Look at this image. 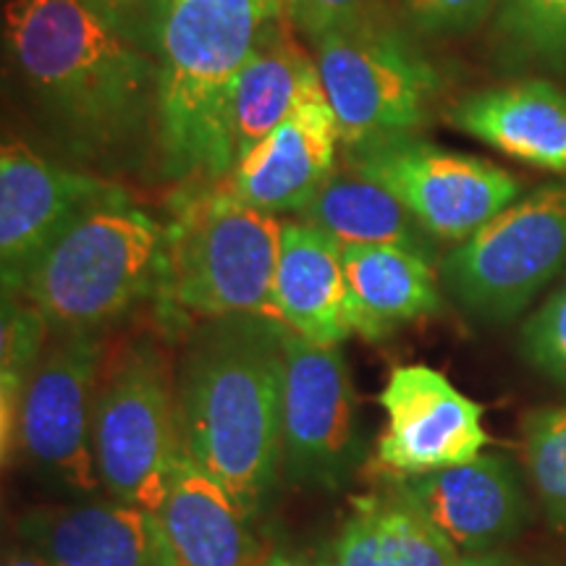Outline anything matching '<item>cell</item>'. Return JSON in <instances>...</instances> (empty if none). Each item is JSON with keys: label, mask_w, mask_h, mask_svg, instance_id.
<instances>
[{"label": "cell", "mask_w": 566, "mask_h": 566, "mask_svg": "<svg viewBox=\"0 0 566 566\" xmlns=\"http://www.w3.org/2000/svg\"><path fill=\"white\" fill-rule=\"evenodd\" d=\"M344 160L388 189L436 242H467L522 192L520 179L491 160L443 150L415 134L344 147Z\"/></svg>", "instance_id": "obj_9"}, {"label": "cell", "mask_w": 566, "mask_h": 566, "mask_svg": "<svg viewBox=\"0 0 566 566\" xmlns=\"http://www.w3.org/2000/svg\"><path fill=\"white\" fill-rule=\"evenodd\" d=\"M352 334L384 342L443 310L436 260L401 247H342Z\"/></svg>", "instance_id": "obj_21"}, {"label": "cell", "mask_w": 566, "mask_h": 566, "mask_svg": "<svg viewBox=\"0 0 566 566\" xmlns=\"http://www.w3.org/2000/svg\"><path fill=\"white\" fill-rule=\"evenodd\" d=\"M342 134L325 90L310 92L223 179V187L271 216H296L334 176Z\"/></svg>", "instance_id": "obj_15"}, {"label": "cell", "mask_w": 566, "mask_h": 566, "mask_svg": "<svg viewBox=\"0 0 566 566\" xmlns=\"http://www.w3.org/2000/svg\"><path fill=\"white\" fill-rule=\"evenodd\" d=\"M527 475L554 527L566 533V407H541L522 420Z\"/></svg>", "instance_id": "obj_26"}, {"label": "cell", "mask_w": 566, "mask_h": 566, "mask_svg": "<svg viewBox=\"0 0 566 566\" xmlns=\"http://www.w3.org/2000/svg\"><path fill=\"white\" fill-rule=\"evenodd\" d=\"M3 566H53V564L48 562V558L42 556V554H38V551H34V548L24 546V543H21V546L6 551Z\"/></svg>", "instance_id": "obj_32"}, {"label": "cell", "mask_w": 566, "mask_h": 566, "mask_svg": "<svg viewBox=\"0 0 566 566\" xmlns=\"http://www.w3.org/2000/svg\"><path fill=\"white\" fill-rule=\"evenodd\" d=\"M260 566H334V558H331V543L317 548L271 546Z\"/></svg>", "instance_id": "obj_31"}, {"label": "cell", "mask_w": 566, "mask_h": 566, "mask_svg": "<svg viewBox=\"0 0 566 566\" xmlns=\"http://www.w3.org/2000/svg\"><path fill=\"white\" fill-rule=\"evenodd\" d=\"M122 38L158 59L168 0H82Z\"/></svg>", "instance_id": "obj_29"}, {"label": "cell", "mask_w": 566, "mask_h": 566, "mask_svg": "<svg viewBox=\"0 0 566 566\" xmlns=\"http://www.w3.org/2000/svg\"><path fill=\"white\" fill-rule=\"evenodd\" d=\"M179 349L166 331L108 338L92 412V454L111 499L158 514L181 457Z\"/></svg>", "instance_id": "obj_6"}, {"label": "cell", "mask_w": 566, "mask_h": 566, "mask_svg": "<svg viewBox=\"0 0 566 566\" xmlns=\"http://www.w3.org/2000/svg\"><path fill=\"white\" fill-rule=\"evenodd\" d=\"M331 558L334 566H462V554L391 488L354 495Z\"/></svg>", "instance_id": "obj_22"}, {"label": "cell", "mask_w": 566, "mask_h": 566, "mask_svg": "<svg viewBox=\"0 0 566 566\" xmlns=\"http://www.w3.org/2000/svg\"><path fill=\"white\" fill-rule=\"evenodd\" d=\"M105 349V334H51L19 409L13 462L74 493L103 488L92 454V412Z\"/></svg>", "instance_id": "obj_10"}, {"label": "cell", "mask_w": 566, "mask_h": 566, "mask_svg": "<svg viewBox=\"0 0 566 566\" xmlns=\"http://www.w3.org/2000/svg\"><path fill=\"white\" fill-rule=\"evenodd\" d=\"M357 391L338 346L286 331L281 391V480L336 491L363 462Z\"/></svg>", "instance_id": "obj_11"}, {"label": "cell", "mask_w": 566, "mask_h": 566, "mask_svg": "<svg viewBox=\"0 0 566 566\" xmlns=\"http://www.w3.org/2000/svg\"><path fill=\"white\" fill-rule=\"evenodd\" d=\"M3 51L61 158L108 179L158 166V59L82 0H6Z\"/></svg>", "instance_id": "obj_1"}, {"label": "cell", "mask_w": 566, "mask_h": 566, "mask_svg": "<svg viewBox=\"0 0 566 566\" xmlns=\"http://www.w3.org/2000/svg\"><path fill=\"white\" fill-rule=\"evenodd\" d=\"M467 137L509 158L566 179V92L546 80H525L470 92L446 113Z\"/></svg>", "instance_id": "obj_18"}, {"label": "cell", "mask_w": 566, "mask_h": 566, "mask_svg": "<svg viewBox=\"0 0 566 566\" xmlns=\"http://www.w3.org/2000/svg\"><path fill=\"white\" fill-rule=\"evenodd\" d=\"M294 218L342 247H401L436 260V239L415 221L412 212L388 189L352 168L331 176Z\"/></svg>", "instance_id": "obj_23"}, {"label": "cell", "mask_w": 566, "mask_h": 566, "mask_svg": "<svg viewBox=\"0 0 566 566\" xmlns=\"http://www.w3.org/2000/svg\"><path fill=\"white\" fill-rule=\"evenodd\" d=\"M273 313L310 344L338 346L352 336L342 244L296 218L283 221Z\"/></svg>", "instance_id": "obj_20"}, {"label": "cell", "mask_w": 566, "mask_h": 566, "mask_svg": "<svg viewBox=\"0 0 566 566\" xmlns=\"http://www.w3.org/2000/svg\"><path fill=\"white\" fill-rule=\"evenodd\" d=\"M462 566H533L522 558H514L509 554H501V551H491V554H472L462 556Z\"/></svg>", "instance_id": "obj_33"}, {"label": "cell", "mask_w": 566, "mask_h": 566, "mask_svg": "<svg viewBox=\"0 0 566 566\" xmlns=\"http://www.w3.org/2000/svg\"><path fill=\"white\" fill-rule=\"evenodd\" d=\"M283 0H168L158 48V174L179 184L229 176L226 105L233 80Z\"/></svg>", "instance_id": "obj_3"}, {"label": "cell", "mask_w": 566, "mask_h": 566, "mask_svg": "<svg viewBox=\"0 0 566 566\" xmlns=\"http://www.w3.org/2000/svg\"><path fill=\"white\" fill-rule=\"evenodd\" d=\"M378 405L386 424L370 470L384 483L472 462L491 443L483 428V405L428 365L394 367Z\"/></svg>", "instance_id": "obj_13"}, {"label": "cell", "mask_w": 566, "mask_h": 566, "mask_svg": "<svg viewBox=\"0 0 566 566\" xmlns=\"http://www.w3.org/2000/svg\"><path fill=\"white\" fill-rule=\"evenodd\" d=\"M132 200L108 176L48 158L17 137L0 147V271L13 292L27 271L90 212Z\"/></svg>", "instance_id": "obj_12"}, {"label": "cell", "mask_w": 566, "mask_h": 566, "mask_svg": "<svg viewBox=\"0 0 566 566\" xmlns=\"http://www.w3.org/2000/svg\"><path fill=\"white\" fill-rule=\"evenodd\" d=\"M283 338V323L268 315L202 321L181 336V449L250 520L281 483Z\"/></svg>", "instance_id": "obj_2"}, {"label": "cell", "mask_w": 566, "mask_h": 566, "mask_svg": "<svg viewBox=\"0 0 566 566\" xmlns=\"http://www.w3.org/2000/svg\"><path fill=\"white\" fill-rule=\"evenodd\" d=\"M462 556L491 554L520 535L530 506L516 467L501 454L386 483Z\"/></svg>", "instance_id": "obj_14"}, {"label": "cell", "mask_w": 566, "mask_h": 566, "mask_svg": "<svg viewBox=\"0 0 566 566\" xmlns=\"http://www.w3.org/2000/svg\"><path fill=\"white\" fill-rule=\"evenodd\" d=\"M342 147H357L424 126L441 74L412 32L375 6L359 19L310 40Z\"/></svg>", "instance_id": "obj_7"}, {"label": "cell", "mask_w": 566, "mask_h": 566, "mask_svg": "<svg viewBox=\"0 0 566 566\" xmlns=\"http://www.w3.org/2000/svg\"><path fill=\"white\" fill-rule=\"evenodd\" d=\"M17 535L53 566H168L158 514L116 499L30 509Z\"/></svg>", "instance_id": "obj_16"}, {"label": "cell", "mask_w": 566, "mask_h": 566, "mask_svg": "<svg viewBox=\"0 0 566 566\" xmlns=\"http://www.w3.org/2000/svg\"><path fill=\"white\" fill-rule=\"evenodd\" d=\"M566 268V181L501 210L443 258V292L467 315L509 323Z\"/></svg>", "instance_id": "obj_8"}, {"label": "cell", "mask_w": 566, "mask_h": 566, "mask_svg": "<svg viewBox=\"0 0 566 566\" xmlns=\"http://www.w3.org/2000/svg\"><path fill=\"white\" fill-rule=\"evenodd\" d=\"M166 223L132 200L74 223L27 271L13 292L45 315L53 334H105L155 300Z\"/></svg>", "instance_id": "obj_5"}, {"label": "cell", "mask_w": 566, "mask_h": 566, "mask_svg": "<svg viewBox=\"0 0 566 566\" xmlns=\"http://www.w3.org/2000/svg\"><path fill=\"white\" fill-rule=\"evenodd\" d=\"M504 0H396L401 24L420 38H459L475 32Z\"/></svg>", "instance_id": "obj_27"}, {"label": "cell", "mask_w": 566, "mask_h": 566, "mask_svg": "<svg viewBox=\"0 0 566 566\" xmlns=\"http://www.w3.org/2000/svg\"><path fill=\"white\" fill-rule=\"evenodd\" d=\"M493 42L509 69L566 74V0H504L493 21Z\"/></svg>", "instance_id": "obj_25"}, {"label": "cell", "mask_w": 566, "mask_h": 566, "mask_svg": "<svg viewBox=\"0 0 566 566\" xmlns=\"http://www.w3.org/2000/svg\"><path fill=\"white\" fill-rule=\"evenodd\" d=\"M45 315L19 292H3L0 304V446L3 462L17 459V422L30 375L51 338Z\"/></svg>", "instance_id": "obj_24"}, {"label": "cell", "mask_w": 566, "mask_h": 566, "mask_svg": "<svg viewBox=\"0 0 566 566\" xmlns=\"http://www.w3.org/2000/svg\"><path fill=\"white\" fill-rule=\"evenodd\" d=\"M283 3H286V17L294 30L313 40L317 34L373 11L378 0H283Z\"/></svg>", "instance_id": "obj_30"}, {"label": "cell", "mask_w": 566, "mask_h": 566, "mask_svg": "<svg viewBox=\"0 0 566 566\" xmlns=\"http://www.w3.org/2000/svg\"><path fill=\"white\" fill-rule=\"evenodd\" d=\"M522 352L537 370L566 386V281L525 323Z\"/></svg>", "instance_id": "obj_28"}, {"label": "cell", "mask_w": 566, "mask_h": 566, "mask_svg": "<svg viewBox=\"0 0 566 566\" xmlns=\"http://www.w3.org/2000/svg\"><path fill=\"white\" fill-rule=\"evenodd\" d=\"M292 27L286 13L273 19L233 80L223 124L231 171L275 126L292 116L310 92L323 87L315 55L296 42Z\"/></svg>", "instance_id": "obj_19"}, {"label": "cell", "mask_w": 566, "mask_h": 566, "mask_svg": "<svg viewBox=\"0 0 566 566\" xmlns=\"http://www.w3.org/2000/svg\"><path fill=\"white\" fill-rule=\"evenodd\" d=\"M168 566H260L268 543L252 520L210 475L181 451L158 509Z\"/></svg>", "instance_id": "obj_17"}, {"label": "cell", "mask_w": 566, "mask_h": 566, "mask_svg": "<svg viewBox=\"0 0 566 566\" xmlns=\"http://www.w3.org/2000/svg\"><path fill=\"white\" fill-rule=\"evenodd\" d=\"M283 221L237 200L223 181L174 195L155 307L168 336L229 315L273 313Z\"/></svg>", "instance_id": "obj_4"}]
</instances>
